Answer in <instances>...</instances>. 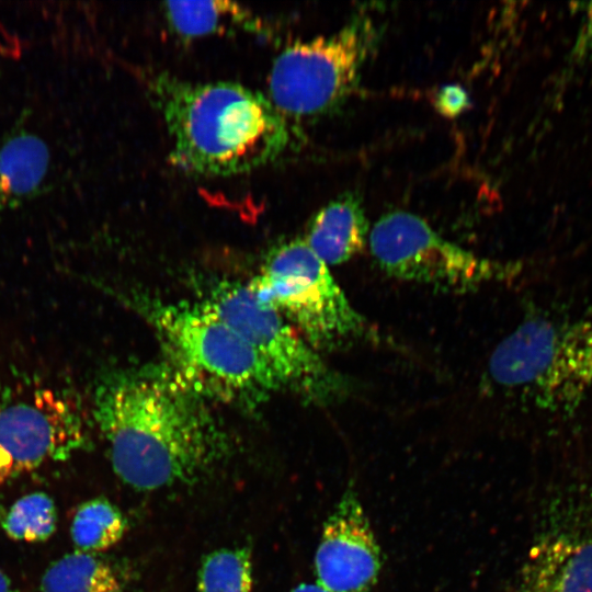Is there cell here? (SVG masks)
Returning a JSON list of instances; mask_svg holds the SVG:
<instances>
[{
	"label": "cell",
	"instance_id": "3957f363",
	"mask_svg": "<svg viewBox=\"0 0 592 592\" xmlns=\"http://www.w3.org/2000/svg\"><path fill=\"white\" fill-rule=\"evenodd\" d=\"M149 316L163 364L206 400L252 408L280 389L247 341L203 303L155 304Z\"/></svg>",
	"mask_w": 592,
	"mask_h": 592
},
{
	"label": "cell",
	"instance_id": "5b68a950",
	"mask_svg": "<svg viewBox=\"0 0 592 592\" xmlns=\"http://www.w3.org/2000/svg\"><path fill=\"white\" fill-rule=\"evenodd\" d=\"M247 285L315 349H332L372 334L329 266L304 239L275 247Z\"/></svg>",
	"mask_w": 592,
	"mask_h": 592
},
{
	"label": "cell",
	"instance_id": "9c48e42d",
	"mask_svg": "<svg viewBox=\"0 0 592 592\" xmlns=\"http://www.w3.org/2000/svg\"><path fill=\"white\" fill-rule=\"evenodd\" d=\"M53 391L0 402V486L81 446L82 425Z\"/></svg>",
	"mask_w": 592,
	"mask_h": 592
},
{
	"label": "cell",
	"instance_id": "8992f818",
	"mask_svg": "<svg viewBox=\"0 0 592 592\" xmlns=\"http://www.w3.org/2000/svg\"><path fill=\"white\" fill-rule=\"evenodd\" d=\"M202 303L247 341L270 368L280 388L323 405L350 394V382L332 369L316 349L247 284L219 283Z\"/></svg>",
	"mask_w": 592,
	"mask_h": 592
},
{
	"label": "cell",
	"instance_id": "ffe728a7",
	"mask_svg": "<svg viewBox=\"0 0 592 592\" xmlns=\"http://www.w3.org/2000/svg\"><path fill=\"white\" fill-rule=\"evenodd\" d=\"M577 47L580 56L592 60V2L585 9L584 23Z\"/></svg>",
	"mask_w": 592,
	"mask_h": 592
},
{
	"label": "cell",
	"instance_id": "2e32d148",
	"mask_svg": "<svg viewBox=\"0 0 592 592\" xmlns=\"http://www.w3.org/2000/svg\"><path fill=\"white\" fill-rule=\"evenodd\" d=\"M126 528L124 515L113 503L104 498H94L76 510L70 534L79 551L94 555L116 545Z\"/></svg>",
	"mask_w": 592,
	"mask_h": 592
},
{
	"label": "cell",
	"instance_id": "9a60e30c",
	"mask_svg": "<svg viewBox=\"0 0 592 592\" xmlns=\"http://www.w3.org/2000/svg\"><path fill=\"white\" fill-rule=\"evenodd\" d=\"M42 592H122L113 568L93 554L75 551L53 562L41 580Z\"/></svg>",
	"mask_w": 592,
	"mask_h": 592
},
{
	"label": "cell",
	"instance_id": "ac0fdd59",
	"mask_svg": "<svg viewBox=\"0 0 592 592\" xmlns=\"http://www.w3.org/2000/svg\"><path fill=\"white\" fill-rule=\"evenodd\" d=\"M54 500L44 492H32L16 500L1 522L5 534L19 542L39 543L56 530Z\"/></svg>",
	"mask_w": 592,
	"mask_h": 592
},
{
	"label": "cell",
	"instance_id": "6da1fadb",
	"mask_svg": "<svg viewBox=\"0 0 592 592\" xmlns=\"http://www.w3.org/2000/svg\"><path fill=\"white\" fill-rule=\"evenodd\" d=\"M93 417L114 473L137 490L192 485L230 452L208 400L164 364L106 373L93 392Z\"/></svg>",
	"mask_w": 592,
	"mask_h": 592
},
{
	"label": "cell",
	"instance_id": "4fadbf2b",
	"mask_svg": "<svg viewBox=\"0 0 592 592\" xmlns=\"http://www.w3.org/2000/svg\"><path fill=\"white\" fill-rule=\"evenodd\" d=\"M367 231L360 198L348 193L325 205L314 216L304 240L329 266L343 263L361 252Z\"/></svg>",
	"mask_w": 592,
	"mask_h": 592
},
{
	"label": "cell",
	"instance_id": "5bb4252c",
	"mask_svg": "<svg viewBox=\"0 0 592 592\" xmlns=\"http://www.w3.org/2000/svg\"><path fill=\"white\" fill-rule=\"evenodd\" d=\"M163 10L171 27L183 37L210 35L231 26H258L244 8L231 1H170Z\"/></svg>",
	"mask_w": 592,
	"mask_h": 592
},
{
	"label": "cell",
	"instance_id": "7c38bea8",
	"mask_svg": "<svg viewBox=\"0 0 592 592\" xmlns=\"http://www.w3.org/2000/svg\"><path fill=\"white\" fill-rule=\"evenodd\" d=\"M49 162L43 138L21 126L10 132L0 143V216L39 191Z\"/></svg>",
	"mask_w": 592,
	"mask_h": 592
},
{
	"label": "cell",
	"instance_id": "277c9868",
	"mask_svg": "<svg viewBox=\"0 0 592 592\" xmlns=\"http://www.w3.org/2000/svg\"><path fill=\"white\" fill-rule=\"evenodd\" d=\"M489 380L548 411L569 412L592 394V319L521 322L493 350Z\"/></svg>",
	"mask_w": 592,
	"mask_h": 592
},
{
	"label": "cell",
	"instance_id": "ba28073f",
	"mask_svg": "<svg viewBox=\"0 0 592 592\" xmlns=\"http://www.w3.org/2000/svg\"><path fill=\"white\" fill-rule=\"evenodd\" d=\"M369 248L389 275L454 292L510 280L509 264L480 258L440 236L424 219L406 210L383 215L373 226Z\"/></svg>",
	"mask_w": 592,
	"mask_h": 592
},
{
	"label": "cell",
	"instance_id": "7a4b0ae2",
	"mask_svg": "<svg viewBox=\"0 0 592 592\" xmlns=\"http://www.w3.org/2000/svg\"><path fill=\"white\" fill-rule=\"evenodd\" d=\"M147 86L169 133L170 159L185 172H249L273 162L289 145L288 119L267 96L242 84L158 73Z\"/></svg>",
	"mask_w": 592,
	"mask_h": 592
},
{
	"label": "cell",
	"instance_id": "e0dca14e",
	"mask_svg": "<svg viewBox=\"0 0 592 592\" xmlns=\"http://www.w3.org/2000/svg\"><path fill=\"white\" fill-rule=\"evenodd\" d=\"M252 585V554L247 546L219 548L203 558L197 592H251Z\"/></svg>",
	"mask_w": 592,
	"mask_h": 592
},
{
	"label": "cell",
	"instance_id": "8fae6325",
	"mask_svg": "<svg viewBox=\"0 0 592 592\" xmlns=\"http://www.w3.org/2000/svg\"><path fill=\"white\" fill-rule=\"evenodd\" d=\"M521 592H592V533L563 528L545 535L528 556Z\"/></svg>",
	"mask_w": 592,
	"mask_h": 592
},
{
	"label": "cell",
	"instance_id": "52a82bcc",
	"mask_svg": "<svg viewBox=\"0 0 592 592\" xmlns=\"http://www.w3.org/2000/svg\"><path fill=\"white\" fill-rule=\"evenodd\" d=\"M375 37L371 20L356 18L333 34L288 45L271 68L269 99L287 119L332 110L356 86Z\"/></svg>",
	"mask_w": 592,
	"mask_h": 592
},
{
	"label": "cell",
	"instance_id": "44dd1931",
	"mask_svg": "<svg viewBox=\"0 0 592 592\" xmlns=\"http://www.w3.org/2000/svg\"><path fill=\"white\" fill-rule=\"evenodd\" d=\"M292 592H327L320 585L315 583H300L296 585Z\"/></svg>",
	"mask_w": 592,
	"mask_h": 592
},
{
	"label": "cell",
	"instance_id": "7402d4cb",
	"mask_svg": "<svg viewBox=\"0 0 592 592\" xmlns=\"http://www.w3.org/2000/svg\"><path fill=\"white\" fill-rule=\"evenodd\" d=\"M0 592H15L10 578L0 570Z\"/></svg>",
	"mask_w": 592,
	"mask_h": 592
},
{
	"label": "cell",
	"instance_id": "d6986e66",
	"mask_svg": "<svg viewBox=\"0 0 592 592\" xmlns=\"http://www.w3.org/2000/svg\"><path fill=\"white\" fill-rule=\"evenodd\" d=\"M434 105L440 114L453 117L466 110L469 105V98L464 88L449 84L437 91Z\"/></svg>",
	"mask_w": 592,
	"mask_h": 592
},
{
	"label": "cell",
	"instance_id": "30bf717a",
	"mask_svg": "<svg viewBox=\"0 0 592 592\" xmlns=\"http://www.w3.org/2000/svg\"><path fill=\"white\" fill-rule=\"evenodd\" d=\"M382 550L353 482L325 521L315 554L316 583L327 592H373Z\"/></svg>",
	"mask_w": 592,
	"mask_h": 592
}]
</instances>
